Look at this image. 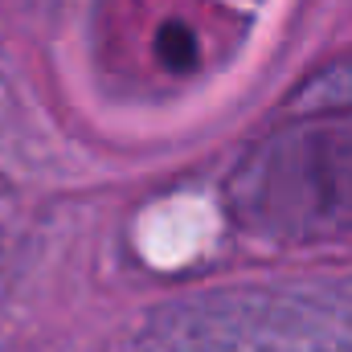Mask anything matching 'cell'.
Returning a JSON list of instances; mask_svg holds the SVG:
<instances>
[{"label":"cell","instance_id":"cell-1","mask_svg":"<svg viewBox=\"0 0 352 352\" xmlns=\"http://www.w3.org/2000/svg\"><path fill=\"white\" fill-rule=\"evenodd\" d=\"M238 226L274 242L352 234V119H303L254 144L226 184Z\"/></svg>","mask_w":352,"mask_h":352}]
</instances>
